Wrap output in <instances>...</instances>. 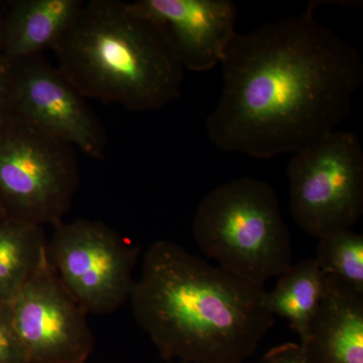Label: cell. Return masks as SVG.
<instances>
[{"label":"cell","instance_id":"ffe728a7","mask_svg":"<svg viewBox=\"0 0 363 363\" xmlns=\"http://www.w3.org/2000/svg\"><path fill=\"white\" fill-rule=\"evenodd\" d=\"M4 217H6V214H4V210H2L1 206H0V220H1Z\"/></svg>","mask_w":363,"mask_h":363},{"label":"cell","instance_id":"2e32d148","mask_svg":"<svg viewBox=\"0 0 363 363\" xmlns=\"http://www.w3.org/2000/svg\"><path fill=\"white\" fill-rule=\"evenodd\" d=\"M0 363H30L9 302H0Z\"/></svg>","mask_w":363,"mask_h":363},{"label":"cell","instance_id":"ba28073f","mask_svg":"<svg viewBox=\"0 0 363 363\" xmlns=\"http://www.w3.org/2000/svg\"><path fill=\"white\" fill-rule=\"evenodd\" d=\"M9 303L30 363H88L94 348L88 314L49 259Z\"/></svg>","mask_w":363,"mask_h":363},{"label":"cell","instance_id":"e0dca14e","mask_svg":"<svg viewBox=\"0 0 363 363\" xmlns=\"http://www.w3.org/2000/svg\"><path fill=\"white\" fill-rule=\"evenodd\" d=\"M13 62L0 54V124L14 116Z\"/></svg>","mask_w":363,"mask_h":363},{"label":"cell","instance_id":"8fae6325","mask_svg":"<svg viewBox=\"0 0 363 363\" xmlns=\"http://www.w3.org/2000/svg\"><path fill=\"white\" fill-rule=\"evenodd\" d=\"M302 347L311 363H363V297L325 277L323 297Z\"/></svg>","mask_w":363,"mask_h":363},{"label":"cell","instance_id":"5bb4252c","mask_svg":"<svg viewBox=\"0 0 363 363\" xmlns=\"http://www.w3.org/2000/svg\"><path fill=\"white\" fill-rule=\"evenodd\" d=\"M44 227L18 219L0 220V302H9L48 262Z\"/></svg>","mask_w":363,"mask_h":363},{"label":"cell","instance_id":"30bf717a","mask_svg":"<svg viewBox=\"0 0 363 363\" xmlns=\"http://www.w3.org/2000/svg\"><path fill=\"white\" fill-rule=\"evenodd\" d=\"M135 13L168 35L184 69L212 70L236 35L238 11L230 0H136Z\"/></svg>","mask_w":363,"mask_h":363},{"label":"cell","instance_id":"52a82bcc","mask_svg":"<svg viewBox=\"0 0 363 363\" xmlns=\"http://www.w3.org/2000/svg\"><path fill=\"white\" fill-rule=\"evenodd\" d=\"M47 252L60 281L88 315L111 314L130 301L140 250L104 222H60Z\"/></svg>","mask_w":363,"mask_h":363},{"label":"cell","instance_id":"ac0fdd59","mask_svg":"<svg viewBox=\"0 0 363 363\" xmlns=\"http://www.w3.org/2000/svg\"><path fill=\"white\" fill-rule=\"evenodd\" d=\"M259 363H311L300 344H281L267 351Z\"/></svg>","mask_w":363,"mask_h":363},{"label":"cell","instance_id":"8992f818","mask_svg":"<svg viewBox=\"0 0 363 363\" xmlns=\"http://www.w3.org/2000/svg\"><path fill=\"white\" fill-rule=\"evenodd\" d=\"M294 220L319 238L350 230L363 213V152L354 133L337 130L289 162Z\"/></svg>","mask_w":363,"mask_h":363},{"label":"cell","instance_id":"3957f363","mask_svg":"<svg viewBox=\"0 0 363 363\" xmlns=\"http://www.w3.org/2000/svg\"><path fill=\"white\" fill-rule=\"evenodd\" d=\"M52 51L86 99L149 112L180 97L185 69L168 35L128 2L85 1Z\"/></svg>","mask_w":363,"mask_h":363},{"label":"cell","instance_id":"7c38bea8","mask_svg":"<svg viewBox=\"0 0 363 363\" xmlns=\"http://www.w3.org/2000/svg\"><path fill=\"white\" fill-rule=\"evenodd\" d=\"M84 0H14L4 4L1 54L21 61L54 50Z\"/></svg>","mask_w":363,"mask_h":363},{"label":"cell","instance_id":"6da1fadb","mask_svg":"<svg viewBox=\"0 0 363 363\" xmlns=\"http://www.w3.org/2000/svg\"><path fill=\"white\" fill-rule=\"evenodd\" d=\"M305 13L236 33L222 59L218 104L206 121L222 152L272 159L319 142L350 116L363 82L357 50Z\"/></svg>","mask_w":363,"mask_h":363},{"label":"cell","instance_id":"277c9868","mask_svg":"<svg viewBox=\"0 0 363 363\" xmlns=\"http://www.w3.org/2000/svg\"><path fill=\"white\" fill-rule=\"evenodd\" d=\"M193 233L200 250L221 269L264 286L293 264L291 234L276 191L243 177L208 193L198 205Z\"/></svg>","mask_w":363,"mask_h":363},{"label":"cell","instance_id":"9a60e30c","mask_svg":"<svg viewBox=\"0 0 363 363\" xmlns=\"http://www.w3.org/2000/svg\"><path fill=\"white\" fill-rule=\"evenodd\" d=\"M315 259L326 278L363 297L362 234L350 229L319 238Z\"/></svg>","mask_w":363,"mask_h":363},{"label":"cell","instance_id":"5b68a950","mask_svg":"<svg viewBox=\"0 0 363 363\" xmlns=\"http://www.w3.org/2000/svg\"><path fill=\"white\" fill-rule=\"evenodd\" d=\"M78 186L76 150L18 117L0 124V206L6 216L56 226Z\"/></svg>","mask_w":363,"mask_h":363},{"label":"cell","instance_id":"4fadbf2b","mask_svg":"<svg viewBox=\"0 0 363 363\" xmlns=\"http://www.w3.org/2000/svg\"><path fill=\"white\" fill-rule=\"evenodd\" d=\"M279 278L274 290L266 292L264 306L274 316L290 322L304 346L323 297L325 276L316 259H309L292 264Z\"/></svg>","mask_w":363,"mask_h":363},{"label":"cell","instance_id":"7a4b0ae2","mask_svg":"<svg viewBox=\"0 0 363 363\" xmlns=\"http://www.w3.org/2000/svg\"><path fill=\"white\" fill-rule=\"evenodd\" d=\"M264 295V286L161 240L143 255L130 302L167 362L245 363L274 325Z\"/></svg>","mask_w":363,"mask_h":363},{"label":"cell","instance_id":"44dd1931","mask_svg":"<svg viewBox=\"0 0 363 363\" xmlns=\"http://www.w3.org/2000/svg\"><path fill=\"white\" fill-rule=\"evenodd\" d=\"M166 363H172V362H166ZM180 363H184V362H180Z\"/></svg>","mask_w":363,"mask_h":363},{"label":"cell","instance_id":"9c48e42d","mask_svg":"<svg viewBox=\"0 0 363 363\" xmlns=\"http://www.w3.org/2000/svg\"><path fill=\"white\" fill-rule=\"evenodd\" d=\"M13 64L14 116L90 159H104V126L57 66L43 55Z\"/></svg>","mask_w":363,"mask_h":363},{"label":"cell","instance_id":"d6986e66","mask_svg":"<svg viewBox=\"0 0 363 363\" xmlns=\"http://www.w3.org/2000/svg\"><path fill=\"white\" fill-rule=\"evenodd\" d=\"M4 4H0V54H1L2 26H4Z\"/></svg>","mask_w":363,"mask_h":363}]
</instances>
